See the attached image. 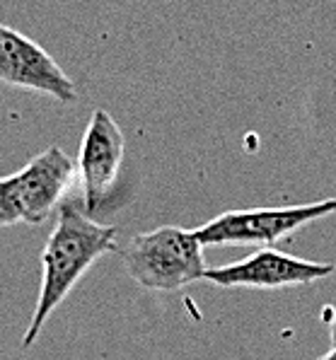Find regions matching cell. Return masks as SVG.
I'll return each mask as SVG.
<instances>
[{"label": "cell", "mask_w": 336, "mask_h": 360, "mask_svg": "<svg viewBox=\"0 0 336 360\" xmlns=\"http://www.w3.org/2000/svg\"><path fill=\"white\" fill-rule=\"evenodd\" d=\"M119 230L114 225L95 223L78 201L63 203L56 225L41 252V288L32 322L22 336V346L30 348L39 339L53 309L68 297L75 283L90 271V266L104 254L117 249Z\"/></svg>", "instance_id": "1"}, {"label": "cell", "mask_w": 336, "mask_h": 360, "mask_svg": "<svg viewBox=\"0 0 336 360\" xmlns=\"http://www.w3.org/2000/svg\"><path fill=\"white\" fill-rule=\"evenodd\" d=\"M121 259L136 283L160 292H174L206 278L208 271L196 232L174 225L136 235L121 249Z\"/></svg>", "instance_id": "2"}, {"label": "cell", "mask_w": 336, "mask_h": 360, "mask_svg": "<svg viewBox=\"0 0 336 360\" xmlns=\"http://www.w3.org/2000/svg\"><path fill=\"white\" fill-rule=\"evenodd\" d=\"M75 165L58 146L37 155L18 174L0 179V228L39 225L73 184Z\"/></svg>", "instance_id": "3"}, {"label": "cell", "mask_w": 336, "mask_h": 360, "mask_svg": "<svg viewBox=\"0 0 336 360\" xmlns=\"http://www.w3.org/2000/svg\"><path fill=\"white\" fill-rule=\"evenodd\" d=\"M336 213V198L288 208H250L230 210L208 220L196 232L198 242L206 245H264L271 247L295 235L305 225Z\"/></svg>", "instance_id": "4"}, {"label": "cell", "mask_w": 336, "mask_h": 360, "mask_svg": "<svg viewBox=\"0 0 336 360\" xmlns=\"http://www.w3.org/2000/svg\"><path fill=\"white\" fill-rule=\"evenodd\" d=\"M334 264H317L297 259L278 249H259L247 259L228 266H213L206 281L220 288H252V290H278L285 285H310L334 274Z\"/></svg>", "instance_id": "5"}, {"label": "cell", "mask_w": 336, "mask_h": 360, "mask_svg": "<svg viewBox=\"0 0 336 360\" xmlns=\"http://www.w3.org/2000/svg\"><path fill=\"white\" fill-rule=\"evenodd\" d=\"M0 82L39 92L58 102H75L78 92L60 65L30 37L0 25Z\"/></svg>", "instance_id": "6"}, {"label": "cell", "mask_w": 336, "mask_h": 360, "mask_svg": "<svg viewBox=\"0 0 336 360\" xmlns=\"http://www.w3.org/2000/svg\"><path fill=\"white\" fill-rule=\"evenodd\" d=\"M121 158H124V133L104 109H97L80 143L82 206L87 213H95L109 196L119 176Z\"/></svg>", "instance_id": "7"}, {"label": "cell", "mask_w": 336, "mask_h": 360, "mask_svg": "<svg viewBox=\"0 0 336 360\" xmlns=\"http://www.w3.org/2000/svg\"><path fill=\"white\" fill-rule=\"evenodd\" d=\"M329 339H332V348H336V312H334L332 322H329Z\"/></svg>", "instance_id": "8"}, {"label": "cell", "mask_w": 336, "mask_h": 360, "mask_svg": "<svg viewBox=\"0 0 336 360\" xmlns=\"http://www.w3.org/2000/svg\"><path fill=\"white\" fill-rule=\"evenodd\" d=\"M317 360H336V348H332L327 356H322V358H317Z\"/></svg>", "instance_id": "9"}]
</instances>
